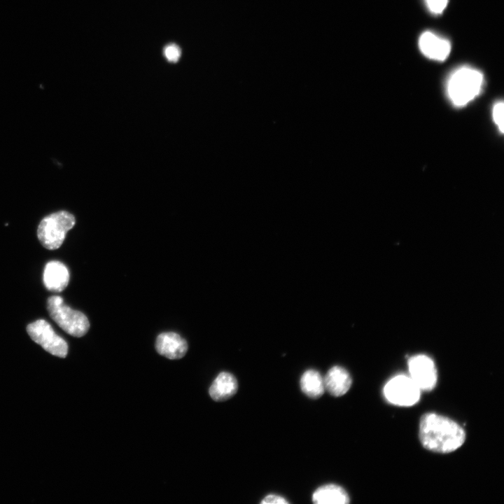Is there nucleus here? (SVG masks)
Instances as JSON below:
<instances>
[{"label":"nucleus","instance_id":"1","mask_svg":"<svg viewBox=\"0 0 504 504\" xmlns=\"http://www.w3.org/2000/svg\"><path fill=\"white\" fill-rule=\"evenodd\" d=\"M419 439L426 449L438 453H449L463 444L465 433L452 419L430 412L424 414L421 418Z\"/></svg>","mask_w":504,"mask_h":504},{"label":"nucleus","instance_id":"2","mask_svg":"<svg viewBox=\"0 0 504 504\" xmlns=\"http://www.w3.org/2000/svg\"><path fill=\"white\" fill-rule=\"evenodd\" d=\"M483 84L484 76L481 71L462 66L449 76L447 84V94L454 105L463 106L480 93Z\"/></svg>","mask_w":504,"mask_h":504},{"label":"nucleus","instance_id":"3","mask_svg":"<svg viewBox=\"0 0 504 504\" xmlns=\"http://www.w3.org/2000/svg\"><path fill=\"white\" fill-rule=\"evenodd\" d=\"M47 309L52 320L70 335L80 337L88 331L90 323L87 316L65 305L61 297H50L47 300Z\"/></svg>","mask_w":504,"mask_h":504},{"label":"nucleus","instance_id":"4","mask_svg":"<svg viewBox=\"0 0 504 504\" xmlns=\"http://www.w3.org/2000/svg\"><path fill=\"white\" fill-rule=\"evenodd\" d=\"M75 223L74 216L67 211H60L48 215L43 218L38 227L37 236L40 243L49 250L58 248Z\"/></svg>","mask_w":504,"mask_h":504},{"label":"nucleus","instance_id":"5","mask_svg":"<svg viewBox=\"0 0 504 504\" xmlns=\"http://www.w3.org/2000/svg\"><path fill=\"white\" fill-rule=\"evenodd\" d=\"M27 332L34 342L52 355L60 358H64L67 355V343L55 332L46 321L39 319L29 323L27 326Z\"/></svg>","mask_w":504,"mask_h":504},{"label":"nucleus","instance_id":"6","mask_svg":"<svg viewBox=\"0 0 504 504\" xmlns=\"http://www.w3.org/2000/svg\"><path fill=\"white\" fill-rule=\"evenodd\" d=\"M384 395L389 402L407 407L419 400L421 390L410 377L399 374L386 384Z\"/></svg>","mask_w":504,"mask_h":504},{"label":"nucleus","instance_id":"7","mask_svg":"<svg viewBox=\"0 0 504 504\" xmlns=\"http://www.w3.org/2000/svg\"><path fill=\"white\" fill-rule=\"evenodd\" d=\"M410 378L422 391H429L435 386L437 370L433 360L426 355L414 356L408 360Z\"/></svg>","mask_w":504,"mask_h":504},{"label":"nucleus","instance_id":"8","mask_svg":"<svg viewBox=\"0 0 504 504\" xmlns=\"http://www.w3.org/2000/svg\"><path fill=\"white\" fill-rule=\"evenodd\" d=\"M419 46L421 52L428 58L444 61L449 56L451 46L450 42L432 31H426L419 37Z\"/></svg>","mask_w":504,"mask_h":504},{"label":"nucleus","instance_id":"9","mask_svg":"<svg viewBox=\"0 0 504 504\" xmlns=\"http://www.w3.org/2000/svg\"><path fill=\"white\" fill-rule=\"evenodd\" d=\"M155 349L160 355L169 359H180L186 355L188 344L176 332H162L156 339Z\"/></svg>","mask_w":504,"mask_h":504},{"label":"nucleus","instance_id":"10","mask_svg":"<svg viewBox=\"0 0 504 504\" xmlns=\"http://www.w3.org/2000/svg\"><path fill=\"white\" fill-rule=\"evenodd\" d=\"M69 281V272L62 262L53 260L46 264L43 272V283L48 290L61 292L66 288Z\"/></svg>","mask_w":504,"mask_h":504},{"label":"nucleus","instance_id":"11","mask_svg":"<svg viewBox=\"0 0 504 504\" xmlns=\"http://www.w3.org/2000/svg\"><path fill=\"white\" fill-rule=\"evenodd\" d=\"M325 389L332 396H342L350 388L352 379L348 371L344 368L332 367L323 378Z\"/></svg>","mask_w":504,"mask_h":504},{"label":"nucleus","instance_id":"12","mask_svg":"<svg viewBox=\"0 0 504 504\" xmlns=\"http://www.w3.org/2000/svg\"><path fill=\"white\" fill-rule=\"evenodd\" d=\"M237 388L238 383L235 377L230 372H222L212 382L209 393L214 400L221 402L232 397Z\"/></svg>","mask_w":504,"mask_h":504},{"label":"nucleus","instance_id":"13","mask_svg":"<svg viewBox=\"0 0 504 504\" xmlns=\"http://www.w3.org/2000/svg\"><path fill=\"white\" fill-rule=\"evenodd\" d=\"M312 501L316 504H346L349 503V496L342 487L328 484L316 489Z\"/></svg>","mask_w":504,"mask_h":504},{"label":"nucleus","instance_id":"14","mask_svg":"<svg viewBox=\"0 0 504 504\" xmlns=\"http://www.w3.org/2000/svg\"><path fill=\"white\" fill-rule=\"evenodd\" d=\"M300 388L302 391L311 398H318L324 393L323 378L315 370H307L301 376Z\"/></svg>","mask_w":504,"mask_h":504},{"label":"nucleus","instance_id":"15","mask_svg":"<svg viewBox=\"0 0 504 504\" xmlns=\"http://www.w3.org/2000/svg\"><path fill=\"white\" fill-rule=\"evenodd\" d=\"M503 113V102H500L494 104L492 111L493 120L494 121V123L497 125L498 130L501 132V133L503 132L504 130Z\"/></svg>","mask_w":504,"mask_h":504},{"label":"nucleus","instance_id":"16","mask_svg":"<svg viewBox=\"0 0 504 504\" xmlns=\"http://www.w3.org/2000/svg\"><path fill=\"white\" fill-rule=\"evenodd\" d=\"M448 0H426L429 10L433 14H441L447 6Z\"/></svg>","mask_w":504,"mask_h":504},{"label":"nucleus","instance_id":"17","mask_svg":"<svg viewBox=\"0 0 504 504\" xmlns=\"http://www.w3.org/2000/svg\"><path fill=\"white\" fill-rule=\"evenodd\" d=\"M164 53L166 58L172 62H177L181 56V50L175 44H170L165 47Z\"/></svg>","mask_w":504,"mask_h":504},{"label":"nucleus","instance_id":"18","mask_svg":"<svg viewBox=\"0 0 504 504\" xmlns=\"http://www.w3.org/2000/svg\"><path fill=\"white\" fill-rule=\"evenodd\" d=\"M260 503L262 504H288V501L280 496L269 494L266 496Z\"/></svg>","mask_w":504,"mask_h":504}]
</instances>
